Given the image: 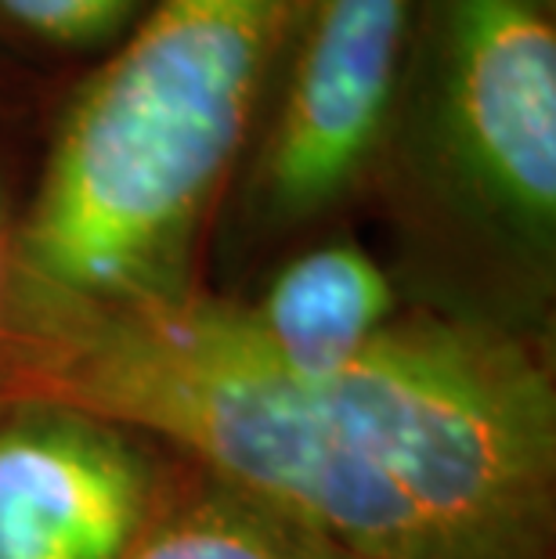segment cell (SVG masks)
Segmentation results:
<instances>
[{"mask_svg": "<svg viewBox=\"0 0 556 559\" xmlns=\"http://www.w3.org/2000/svg\"><path fill=\"white\" fill-rule=\"evenodd\" d=\"M0 404H58L188 451L340 559H542L556 487L546 358L495 321L401 311L307 379L242 307L188 289L102 311L4 314Z\"/></svg>", "mask_w": 556, "mask_h": 559, "instance_id": "1", "label": "cell"}, {"mask_svg": "<svg viewBox=\"0 0 556 559\" xmlns=\"http://www.w3.org/2000/svg\"><path fill=\"white\" fill-rule=\"evenodd\" d=\"M311 0H156L80 83L11 231L8 314L192 289L203 224Z\"/></svg>", "mask_w": 556, "mask_h": 559, "instance_id": "2", "label": "cell"}, {"mask_svg": "<svg viewBox=\"0 0 556 559\" xmlns=\"http://www.w3.org/2000/svg\"><path fill=\"white\" fill-rule=\"evenodd\" d=\"M416 217L528 278L556 253V22L546 0H423L380 156Z\"/></svg>", "mask_w": 556, "mask_h": 559, "instance_id": "3", "label": "cell"}, {"mask_svg": "<svg viewBox=\"0 0 556 559\" xmlns=\"http://www.w3.org/2000/svg\"><path fill=\"white\" fill-rule=\"evenodd\" d=\"M423 0H311L246 174L253 228L289 231L347 199L380 159Z\"/></svg>", "mask_w": 556, "mask_h": 559, "instance_id": "4", "label": "cell"}, {"mask_svg": "<svg viewBox=\"0 0 556 559\" xmlns=\"http://www.w3.org/2000/svg\"><path fill=\"white\" fill-rule=\"evenodd\" d=\"M145 437L58 404L0 419V559H120L159 513Z\"/></svg>", "mask_w": 556, "mask_h": 559, "instance_id": "5", "label": "cell"}, {"mask_svg": "<svg viewBox=\"0 0 556 559\" xmlns=\"http://www.w3.org/2000/svg\"><path fill=\"white\" fill-rule=\"evenodd\" d=\"M401 314L398 285L369 249L336 239L293 257L242 321L260 350L293 376L347 368Z\"/></svg>", "mask_w": 556, "mask_h": 559, "instance_id": "6", "label": "cell"}, {"mask_svg": "<svg viewBox=\"0 0 556 559\" xmlns=\"http://www.w3.org/2000/svg\"><path fill=\"white\" fill-rule=\"evenodd\" d=\"M120 559H336V552L217 484L159 509Z\"/></svg>", "mask_w": 556, "mask_h": 559, "instance_id": "7", "label": "cell"}, {"mask_svg": "<svg viewBox=\"0 0 556 559\" xmlns=\"http://www.w3.org/2000/svg\"><path fill=\"white\" fill-rule=\"evenodd\" d=\"M141 0H0V15L58 47H102L134 26Z\"/></svg>", "mask_w": 556, "mask_h": 559, "instance_id": "8", "label": "cell"}, {"mask_svg": "<svg viewBox=\"0 0 556 559\" xmlns=\"http://www.w3.org/2000/svg\"><path fill=\"white\" fill-rule=\"evenodd\" d=\"M11 213L4 199V185H0V332H4V314H8V282H11Z\"/></svg>", "mask_w": 556, "mask_h": 559, "instance_id": "9", "label": "cell"}, {"mask_svg": "<svg viewBox=\"0 0 556 559\" xmlns=\"http://www.w3.org/2000/svg\"><path fill=\"white\" fill-rule=\"evenodd\" d=\"M546 4H553V0H546Z\"/></svg>", "mask_w": 556, "mask_h": 559, "instance_id": "10", "label": "cell"}, {"mask_svg": "<svg viewBox=\"0 0 556 559\" xmlns=\"http://www.w3.org/2000/svg\"><path fill=\"white\" fill-rule=\"evenodd\" d=\"M336 559H340V556H336Z\"/></svg>", "mask_w": 556, "mask_h": 559, "instance_id": "11", "label": "cell"}]
</instances>
